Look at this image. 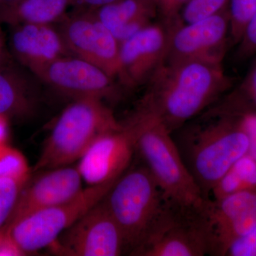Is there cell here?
<instances>
[{"mask_svg": "<svg viewBox=\"0 0 256 256\" xmlns=\"http://www.w3.org/2000/svg\"><path fill=\"white\" fill-rule=\"evenodd\" d=\"M137 110L158 120L170 133L215 104L230 86L222 64L164 62L148 82Z\"/></svg>", "mask_w": 256, "mask_h": 256, "instance_id": "6da1fadb", "label": "cell"}, {"mask_svg": "<svg viewBox=\"0 0 256 256\" xmlns=\"http://www.w3.org/2000/svg\"><path fill=\"white\" fill-rule=\"evenodd\" d=\"M172 136L205 198H210L217 182L248 150L247 134L220 106L202 112Z\"/></svg>", "mask_w": 256, "mask_h": 256, "instance_id": "7a4b0ae2", "label": "cell"}, {"mask_svg": "<svg viewBox=\"0 0 256 256\" xmlns=\"http://www.w3.org/2000/svg\"><path fill=\"white\" fill-rule=\"evenodd\" d=\"M124 126L104 100L75 99L57 119L34 171L69 166L78 161L101 134Z\"/></svg>", "mask_w": 256, "mask_h": 256, "instance_id": "3957f363", "label": "cell"}, {"mask_svg": "<svg viewBox=\"0 0 256 256\" xmlns=\"http://www.w3.org/2000/svg\"><path fill=\"white\" fill-rule=\"evenodd\" d=\"M128 124L134 130L136 152L165 196L186 206H203L206 198L166 128L154 118L138 110Z\"/></svg>", "mask_w": 256, "mask_h": 256, "instance_id": "277c9868", "label": "cell"}, {"mask_svg": "<svg viewBox=\"0 0 256 256\" xmlns=\"http://www.w3.org/2000/svg\"><path fill=\"white\" fill-rule=\"evenodd\" d=\"M166 196L143 163L130 166L102 198L119 226L130 255L142 242Z\"/></svg>", "mask_w": 256, "mask_h": 256, "instance_id": "5b68a950", "label": "cell"}, {"mask_svg": "<svg viewBox=\"0 0 256 256\" xmlns=\"http://www.w3.org/2000/svg\"><path fill=\"white\" fill-rule=\"evenodd\" d=\"M203 206H186L166 197L142 242L130 255L208 256Z\"/></svg>", "mask_w": 256, "mask_h": 256, "instance_id": "8992f818", "label": "cell"}, {"mask_svg": "<svg viewBox=\"0 0 256 256\" xmlns=\"http://www.w3.org/2000/svg\"><path fill=\"white\" fill-rule=\"evenodd\" d=\"M116 182L87 186L72 200L25 216L10 226L8 235L25 256L50 247L99 203Z\"/></svg>", "mask_w": 256, "mask_h": 256, "instance_id": "52a82bcc", "label": "cell"}, {"mask_svg": "<svg viewBox=\"0 0 256 256\" xmlns=\"http://www.w3.org/2000/svg\"><path fill=\"white\" fill-rule=\"evenodd\" d=\"M164 24L168 32L164 62L202 60L222 64L230 38L228 6L192 22H183L178 16Z\"/></svg>", "mask_w": 256, "mask_h": 256, "instance_id": "ba28073f", "label": "cell"}, {"mask_svg": "<svg viewBox=\"0 0 256 256\" xmlns=\"http://www.w3.org/2000/svg\"><path fill=\"white\" fill-rule=\"evenodd\" d=\"M57 24L70 55L97 66L112 78H119L120 44L92 10L74 9Z\"/></svg>", "mask_w": 256, "mask_h": 256, "instance_id": "9c48e42d", "label": "cell"}, {"mask_svg": "<svg viewBox=\"0 0 256 256\" xmlns=\"http://www.w3.org/2000/svg\"><path fill=\"white\" fill-rule=\"evenodd\" d=\"M50 248L60 256H118L127 252L124 234L102 200L64 230Z\"/></svg>", "mask_w": 256, "mask_h": 256, "instance_id": "30bf717a", "label": "cell"}, {"mask_svg": "<svg viewBox=\"0 0 256 256\" xmlns=\"http://www.w3.org/2000/svg\"><path fill=\"white\" fill-rule=\"evenodd\" d=\"M208 256H226L230 246L256 225V190L220 200L207 198L203 208Z\"/></svg>", "mask_w": 256, "mask_h": 256, "instance_id": "8fae6325", "label": "cell"}, {"mask_svg": "<svg viewBox=\"0 0 256 256\" xmlns=\"http://www.w3.org/2000/svg\"><path fill=\"white\" fill-rule=\"evenodd\" d=\"M34 75L74 100L92 98L114 101L121 96L114 78L97 66L74 56L60 57Z\"/></svg>", "mask_w": 256, "mask_h": 256, "instance_id": "7c38bea8", "label": "cell"}, {"mask_svg": "<svg viewBox=\"0 0 256 256\" xmlns=\"http://www.w3.org/2000/svg\"><path fill=\"white\" fill-rule=\"evenodd\" d=\"M136 152L134 130L128 122L97 138L78 160L82 180L88 186L114 182L129 168Z\"/></svg>", "mask_w": 256, "mask_h": 256, "instance_id": "4fadbf2b", "label": "cell"}, {"mask_svg": "<svg viewBox=\"0 0 256 256\" xmlns=\"http://www.w3.org/2000/svg\"><path fill=\"white\" fill-rule=\"evenodd\" d=\"M168 38V26L162 21L150 24L121 42V84L129 88L148 84L164 63Z\"/></svg>", "mask_w": 256, "mask_h": 256, "instance_id": "5bb4252c", "label": "cell"}, {"mask_svg": "<svg viewBox=\"0 0 256 256\" xmlns=\"http://www.w3.org/2000/svg\"><path fill=\"white\" fill-rule=\"evenodd\" d=\"M38 172L34 176L31 174L24 186L10 226L33 212L72 200L84 188L77 166H62Z\"/></svg>", "mask_w": 256, "mask_h": 256, "instance_id": "9a60e30c", "label": "cell"}, {"mask_svg": "<svg viewBox=\"0 0 256 256\" xmlns=\"http://www.w3.org/2000/svg\"><path fill=\"white\" fill-rule=\"evenodd\" d=\"M12 28V52L34 74L54 60L70 55L54 24H25Z\"/></svg>", "mask_w": 256, "mask_h": 256, "instance_id": "2e32d148", "label": "cell"}, {"mask_svg": "<svg viewBox=\"0 0 256 256\" xmlns=\"http://www.w3.org/2000/svg\"><path fill=\"white\" fill-rule=\"evenodd\" d=\"M120 44L153 22L159 14L158 0H116L92 10Z\"/></svg>", "mask_w": 256, "mask_h": 256, "instance_id": "e0dca14e", "label": "cell"}, {"mask_svg": "<svg viewBox=\"0 0 256 256\" xmlns=\"http://www.w3.org/2000/svg\"><path fill=\"white\" fill-rule=\"evenodd\" d=\"M73 0H18L0 8V24H54L67 14Z\"/></svg>", "mask_w": 256, "mask_h": 256, "instance_id": "ac0fdd59", "label": "cell"}, {"mask_svg": "<svg viewBox=\"0 0 256 256\" xmlns=\"http://www.w3.org/2000/svg\"><path fill=\"white\" fill-rule=\"evenodd\" d=\"M33 90L28 79L14 69L0 68V114L25 118L34 109Z\"/></svg>", "mask_w": 256, "mask_h": 256, "instance_id": "d6986e66", "label": "cell"}, {"mask_svg": "<svg viewBox=\"0 0 256 256\" xmlns=\"http://www.w3.org/2000/svg\"><path fill=\"white\" fill-rule=\"evenodd\" d=\"M256 190V161L246 154L237 160L217 182L210 198L220 200L238 192Z\"/></svg>", "mask_w": 256, "mask_h": 256, "instance_id": "ffe728a7", "label": "cell"}, {"mask_svg": "<svg viewBox=\"0 0 256 256\" xmlns=\"http://www.w3.org/2000/svg\"><path fill=\"white\" fill-rule=\"evenodd\" d=\"M28 178H0V236L9 229L22 190Z\"/></svg>", "mask_w": 256, "mask_h": 256, "instance_id": "44dd1931", "label": "cell"}, {"mask_svg": "<svg viewBox=\"0 0 256 256\" xmlns=\"http://www.w3.org/2000/svg\"><path fill=\"white\" fill-rule=\"evenodd\" d=\"M30 176V166L23 153L6 144L0 146V178L24 180Z\"/></svg>", "mask_w": 256, "mask_h": 256, "instance_id": "7402d4cb", "label": "cell"}, {"mask_svg": "<svg viewBox=\"0 0 256 256\" xmlns=\"http://www.w3.org/2000/svg\"><path fill=\"white\" fill-rule=\"evenodd\" d=\"M230 38L235 44L240 41L248 22L256 12V0H229Z\"/></svg>", "mask_w": 256, "mask_h": 256, "instance_id": "603a6c76", "label": "cell"}, {"mask_svg": "<svg viewBox=\"0 0 256 256\" xmlns=\"http://www.w3.org/2000/svg\"><path fill=\"white\" fill-rule=\"evenodd\" d=\"M232 114L249 139L247 154L256 161V111L238 102H227L220 106Z\"/></svg>", "mask_w": 256, "mask_h": 256, "instance_id": "cb8c5ba5", "label": "cell"}, {"mask_svg": "<svg viewBox=\"0 0 256 256\" xmlns=\"http://www.w3.org/2000/svg\"><path fill=\"white\" fill-rule=\"evenodd\" d=\"M229 0H188L178 14L184 23L192 22L216 14L228 6Z\"/></svg>", "mask_w": 256, "mask_h": 256, "instance_id": "d4e9b609", "label": "cell"}, {"mask_svg": "<svg viewBox=\"0 0 256 256\" xmlns=\"http://www.w3.org/2000/svg\"><path fill=\"white\" fill-rule=\"evenodd\" d=\"M237 44L239 58H248L256 54V12L248 22Z\"/></svg>", "mask_w": 256, "mask_h": 256, "instance_id": "484cf974", "label": "cell"}, {"mask_svg": "<svg viewBox=\"0 0 256 256\" xmlns=\"http://www.w3.org/2000/svg\"><path fill=\"white\" fill-rule=\"evenodd\" d=\"M226 256H256V225L246 235L234 242Z\"/></svg>", "mask_w": 256, "mask_h": 256, "instance_id": "4316f807", "label": "cell"}, {"mask_svg": "<svg viewBox=\"0 0 256 256\" xmlns=\"http://www.w3.org/2000/svg\"><path fill=\"white\" fill-rule=\"evenodd\" d=\"M188 0H162L159 6V14L164 22H170L178 18L180 10Z\"/></svg>", "mask_w": 256, "mask_h": 256, "instance_id": "83f0119b", "label": "cell"}, {"mask_svg": "<svg viewBox=\"0 0 256 256\" xmlns=\"http://www.w3.org/2000/svg\"><path fill=\"white\" fill-rule=\"evenodd\" d=\"M244 90L250 104H242L256 111V64L252 67L244 82Z\"/></svg>", "mask_w": 256, "mask_h": 256, "instance_id": "f1b7e54d", "label": "cell"}, {"mask_svg": "<svg viewBox=\"0 0 256 256\" xmlns=\"http://www.w3.org/2000/svg\"><path fill=\"white\" fill-rule=\"evenodd\" d=\"M25 256L10 238L8 232L0 236V256Z\"/></svg>", "mask_w": 256, "mask_h": 256, "instance_id": "f546056e", "label": "cell"}, {"mask_svg": "<svg viewBox=\"0 0 256 256\" xmlns=\"http://www.w3.org/2000/svg\"><path fill=\"white\" fill-rule=\"evenodd\" d=\"M116 0H73L74 9L94 10L112 2Z\"/></svg>", "mask_w": 256, "mask_h": 256, "instance_id": "4dcf8cb0", "label": "cell"}, {"mask_svg": "<svg viewBox=\"0 0 256 256\" xmlns=\"http://www.w3.org/2000/svg\"><path fill=\"white\" fill-rule=\"evenodd\" d=\"M9 132V118L0 114V146L6 144Z\"/></svg>", "mask_w": 256, "mask_h": 256, "instance_id": "1f68e13d", "label": "cell"}, {"mask_svg": "<svg viewBox=\"0 0 256 256\" xmlns=\"http://www.w3.org/2000/svg\"><path fill=\"white\" fill-rule=\"evenodd\" d=\"M6 47H5V44L4 38L0 34V68L4 67L6 66V62H8V57H6Z\"/></svg>", "mask_w": 256, "mask_h": 256, "instance_id": "d6a6232c", "label": "cell"}, {"mask_svg": "<svg viewBox=\"0 0 256 256\" xmlns=\"http://www.w3.org/2000/svg\"><path fill=\"white\" fill-rule=\"evenodd\" d=\"M16 1H18V0H0V8L6 6V5L12 4V3Z\"/></svg>", "mask_w": 256, "mask_h": 256, "instance_id": "836d02e7", "label": "cell"}, {"mask_svg": "<svg viewBox=\"0 0 256 256\" xmlns=\"http://www.w3.org/2000/svg\"><path fill=\"white\" fill-rule=\"evenodd\" d=\"M162 1V0H158V2H159V6H160V2H161Z\"/></svg>", "mask_w": 256, "mask_h": 256, "instance_id": "e575fe53", "label": "cell"}]
</instances>
